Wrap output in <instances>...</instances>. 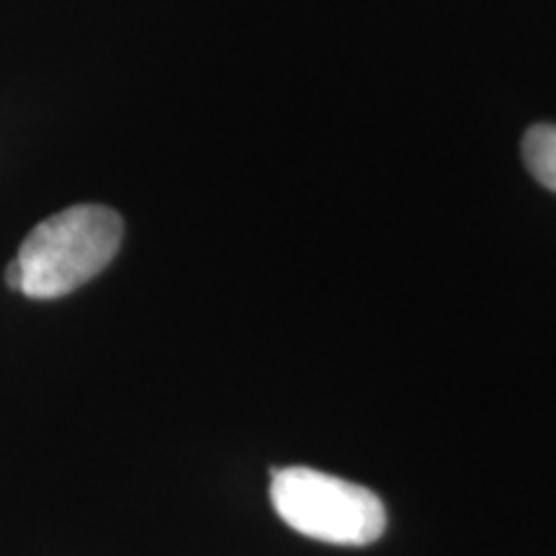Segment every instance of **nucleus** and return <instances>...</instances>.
<instances>
[{"label": "nucleus", "mask_w": 556, "mask_h": 556, "mask_svg": "<svg viewBox=\"0 0 556 556\" xmlns=\"http://www.w3.org/2000/svg\"><path fill=\"white\" fill-rule=\"evenodd\" d=\"M523 160L541 186L556 191V127L536 124L523 137Z\"/></svg>", "instance_id": "nucleus-3"}, {"label": "nucleus", "mask_w": 556, "mask_h": 556, "mask_svg": "<svg viewBox=\"0 0 556 556\" xmlns=\"http://www.w3.org/2000/svg\"><path fill=\"white\" fill-rule=\"evenodd\" d=\"M124 222L114 208L78 204L39 222L5 268V283L29 299H58L96 278L119 253Z\"/></svg>", "instance_id": "nucleus-1"}, {"label": "nucleus", "mask_w": 556, "mask_h": 556, "mask_svg": "<svg viewBox=\"0 0 556 556\" xmlns=\"http://www.w3.org/2000/svg\"><path fill=\"white\" fill-rule=\"evenodd\" d=\"M270 503L302 536L336 546L374 544L387 528L381 500L366 486L307 467L270 471Z\"/></svg>", "instance_id": "nucleus-2"}]
</instances>
